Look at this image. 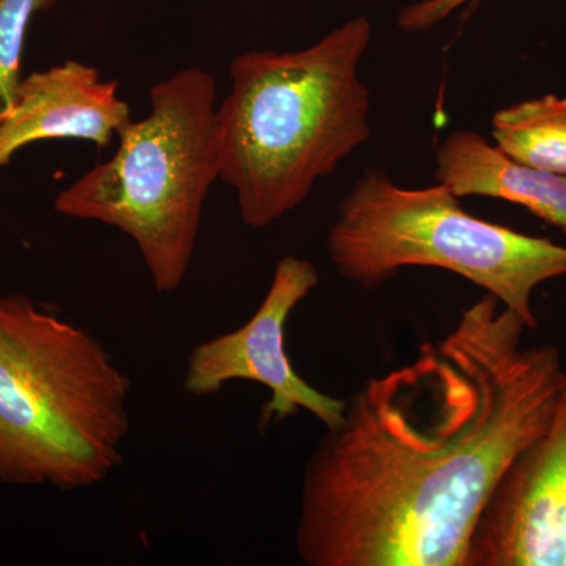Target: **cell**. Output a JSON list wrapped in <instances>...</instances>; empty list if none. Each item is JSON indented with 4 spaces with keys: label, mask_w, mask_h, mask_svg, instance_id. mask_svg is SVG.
Masks as SVG:
<instances>
[{
    "label": "cell",
    "mask_w": 566,
    "mask_h": 566,
    "mask_svg": "<svg viewBox=\"0 0 566 566\" xmlns=\"http://www.w3.org/2000/svg\"><path fill=\"white\" fill-rule=\"evenodd\" d=\"M527 329L486 293L412 363L346 400L304 468L303 564L464 566L480 515L560 387V349L524 348Z\"/></svg>",
    "instance_id": "cell-1"
},
{
    "label": "cell",
    "mask_w": 566,
    "mask_h": 566,
    "mask_svg": "<svg viewBox=\"0 0 566 566\" xmlns=\"http://www.w3.org/2000/svg\"><path fill=\"white\" fill-rule=\"evenodd\" d=\"M371 33L357 17L305 50L249 51L230 65L232 91L216 109L219 180L233 189L249 229L296 210L370 139L359 63Z\"/></svg>",
    "instance_id": "cell-2"
},
{
    "label": "cell",
    "mask_w": 566,
    "mask_h": 566,
    "mask_svg": "<svg viewBox=\"0 0 566 566\" xmlns=\"http://www.w3.org/2000/svg\"><path fill=\"white\" fill-rule=\"evenodd\" d=\"M133 382L80 324L0 294V483L99 485L123 463Z\"/></svg>",
    "instance_id": "cell-3"
},
{
    "label": "cell",
    "mask_w": 566,
    "mask_h": 566,
    "mask_svg": "<svg viewBox=\"0 0 566 566\" xmlns=\"http://www.w3.org/2000/svg\"><path fill=\"white\" fill-rule=\"evenodd\" d=\"M216 80L199 66L150 88V112L118 134L109 161L63 189L54 210L104 223L136 244L158 293L180 289L191 268L205 200L219 180Z\"/></svg>",
    "instance_id": "cell-4"
},
{
    "label": "cell",
    "mask_w": 566,
    "mask_h": 566,
    "mask_svg": "<svg viewBox=\"0 0 566 566\" xmlns=\"http://www.w3.org/2000/svg\"><path fill=\"white\" fill-rule=\"evenodd\" d=\"M326 248L337 273L364 289L381 286L409 266L461 275L528 329L538 326L536 286L566 275V245L469 214L441 182L400 188L379 170L364 174L338 205Z\"/></svg>",
    "instance_id": "cell-5"
},
{
    "label": "cell",
    "mask_w": 566,
    "mask_h": 566,
    "mask_svg": "<svg viewBox=\"0 0 566 566\" xmlns=\"http://www.w3.org/2000/svg\"><path fill=\"white\" fill-rule=\"evenodd\" d=\"M318 283V270L311 260L282 256L255 314L238 329L193 346L182 378L186 392L210 398L229 382H256L271 392L260 416L262 430L300 411L311 412L326 430L337 427L344 419L346 400L324 394L301 378L285 346L290 315Z\"/></svg>",
    "instance_id": "cell-6"
},
{
    "label": "cell",
    "mask_w": 566,
    "mask_h": 566,
    "mask_svg": "<svg viewBox=\"0 0 566 566\" xmlns=\"http://www.w3.org/2000/svg\"><path fill=\"white\" fill-rule=\"evenodd\" d=\"M464 566H566V338L549 422L506 469Z\"/></svg>",
    "instance_id": "cell-7"
},
{
    "label": "cell",
    "mask_w": 566,
    "mask_h": 566,
    "mask_svg": "<svg viewBox=\"0 0 566 566\" xmlns=\"http://www.w3.org/2000/svg\"><path fill=\"white\" fill-rule=\"evenodd\" d=\"M133 122L118 82L87 63L66 61L22 80L17 103L0 123V169L18 151L43 140L74 139L109 147Z\"/></svg>",
    "instance_id": "cell-8"
},
{
    "label": "cell",
    "mask_w": 566,
    "mask_h": 566,
    "mask_svg": "<svg viewBox=\"0 0 566 566\" xmlns=\"http://www.w3.org/2000/svg\"><path fill=\"white\" fill-rule=\"evenodd\" d=\"M434 178L457 197H493L521 205L566 234V177L505 155L474 132L450 133L436 153Z\"/></svg>",
    "instance_id": "cell-9"
},
{
    "label": "cell",
    "mask_w": 566,
    "mask_h": 566,
    "mask_svg": "<svg viewBox=\"0 0 566 566\" xmlns=\"http://www.w3.org/2000/svg\"><path fill=\"white\" fill-rule=\"evenodd\" d=\"M495 145L517 163L566 177V98L546 95L495 112Z\"/></svg>",
    "instance_id": "cell-10"
},
{
    "label": "cell",
    "mask_w": 566,
    "mask_h": 566,
    "mask_svg": "<svg viewBox=\"0 0 566 566\" xmlns=\"http://www.w3.org/2000/svg\"><path fill=\"white\" fill-rule=\"evenodd\" d=\"M62 0H0V123L13 109L22 84V55L31 22Z\"/></svg>",
    "instance_id": "cell-11"
},
{
    "label": "cell",
    "mask_w": 566,
    "mask_h": 566,
    "mask_svg": "<svg viewBox=\"0 0 566 566\" xmlns=\"http://www.w3.org/2000/svg\"><path fill=\"white\" fill-rule=\"evenodd\" d=\"M475 0H420L398 13V28L405 32H423L449 18L453 11Z\"/></svg>",
    "instance_id": "cell-12"
}]
</instances>
